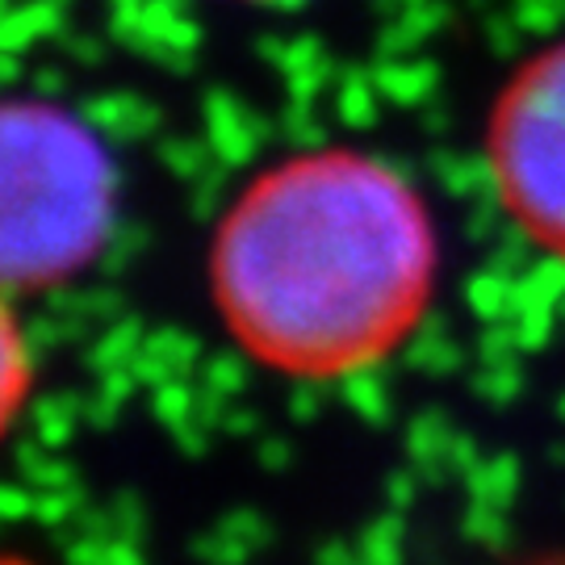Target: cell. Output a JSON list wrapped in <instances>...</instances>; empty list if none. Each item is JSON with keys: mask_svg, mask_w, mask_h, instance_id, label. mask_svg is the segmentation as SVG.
I'll return each mask as SVG.
<instances>
[{"mask_svg": "<svg viewBox=\"0 0 565 565\" xmlns=\"http://www.w3.org/2000/svg\"><path fill=\"white\" fill-rule=\"evenodd\" d=\"M440 235L403 168L364 147H302L260 168L210 239L231 335L294 377H343L424 319Z\"/></svg>", "mask_w": 565, "mask_h": 565, "instance_id": "6da1fadb", "label": "cell"}, {"mask_svg": "<svg viewBox=\"0 0 565 565\" xmlns=\"http://www.w3.org/2000/svg\"><path fill=\"white\" fill-rule=\"evenodd\" d=\"M118 223L105 139L42 97H0V294L72 281Z\"/></svg>", "mask_w": 565, "mask_h": 565, "instance_id": "7a4b0ae2", "label": "cell"}, {"mask_svg": "<svg viewBox=\"0 0 565 565\" xmlns=\"http://www.w3.org/2000/svg\"><path fill=\"white\" fill-rule=\"evenodd\" d=\"M486 172L507 223L565 260V39L527 55L486 118Z\"/></svg>", "mask_w": 565, "mask_h": 565, "instance_id": "3957f363", "label": "cell"}, {"mask_svg": "<svg viewBox=\"0 0 565 565\" xmlns=\"http://www.w3.org/2000/svg\"><path fill=\"white\" fill-rule=\"evenodd\" d=\"M25 385H30V352H25V340L9 306L0 302V431L18 415Z\"/></svg>", "mask_w": 565, "mask_h": 565, "instance_id": "277c9868", "label": "cell"}]
</instances>
